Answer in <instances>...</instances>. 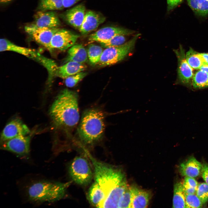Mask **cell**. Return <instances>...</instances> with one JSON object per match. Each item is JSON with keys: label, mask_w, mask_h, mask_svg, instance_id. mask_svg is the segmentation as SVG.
<instances>
[{"label": "cell", "mask_w": 208, "mask_h": 208, "mask_svg": "<svg viewBox=\"0 0 208 208\" xmlns=\"http://www.w3.org/2000/svg\"><path fill=\"white\" fill-rule=\"evenodd\" d=\"M84 150L93 165L94 181L99 184L105 194L104 201L109 203L118 199L128 185L122 172L111 165L99 161L87 150L84 149Z\"/></svg>", "instance_id": "cell-1"}, {"label": "cell", "mask_w": 208, "mask_h": 208, "mask_svg": "<svg viewBox=\"0 0 208 208\" xmlns=\"http://www.w3.org/2000/svg\"><path fill=\"white\" fill-rule=\"evenodd\" d=\"M77 93L67 89L62 90L51 105L49 114L57 127L71 129L79 118Z\"/></svg>", "instance_id": "cell-2"}, {"label": "cell", "mask_w": 208, "mask_h": 208, "mask_svg": "<svg viewBox=\"0 0 208 208\" xmlns=\"http://www.w3.org/2000/svg\"><path fill=\"white\" fill-rule=\"evenodd\" d=\"M105 129L103 113L99 109L92 108L86 110L83 113L78 133L82 142L86 144H91L101 138Z\"/></svg>", "instance_id": "cell-3"}, {"label": "cell", "mask_w": 208, "mask_h": 208, "mask_svg": "<svg viewBox=\"0 0 208 208\" xmlns=\"http://www.w3.org/2000/svg\"><path fill=\"white\" fill-rule=\"evenodd\" d=\"M71 181L66 183L39 181L30 185L27 190L29 200L33 202H53L63 198Z\"/></svg>", "instance_id": "cell-4"}, {"label": "cell", "mask_w": 208, "mask_h": 208, "mask_svg": "<svg viewBox=\"0 0 208 208\" xmlns=\"http://www.w3.org/2000/svg\"><path fill=\"white\" fill-rule=\"evenodd\" d=\"M140 35L139 34H135L122 45L106 48L97 64L101 66H106L115 64L123 59L133 49Z\"/></svg>", "instance_id": "cell-5"}, {"label": "cell", "mask_w": 208, "mask_h": 208, "mask_svg": "<svg viewBox=\"0 0 208 208\" xmlns=\"http://www.w3.org/2000/svg\"><path fill=\"white\" fill-rule=\"evenodd\" d=\"M68 170L72 180L77 184L86 186L92 181L93 174L89 162L84 157H75L70 165Z\"/></svg>", "instance_id": "cell-6"}, {"label": "cell", "mask_w": 208, "mask_h": 208, "mask_svg": "<svg viewBox=\"0 0 208 208\" xmlns=\"http://www.w3.org/2000/svg\"><path fill=\"white\" fill-rule=\"evenodd\" d=\"M31 135L18 136L1 143V148L26 157L30 153Z\"/></svg>", "instance_id": "cell-7"}, {"label": "cell", "mask_w": 208, "mask_h": 208, "mask_svg": "<svg viewBox=\"0 0 208 208\" xmlns=\"http://www.w3.org/2000/svg\"><path fill=\"white\" fill-rule=\"evenodd\" d=\"M59 29L58 27H39L33 24L25 27L26 32L35 41L50 51V43L51 39Z\"/></svg>", "instance_id": "cell-8"}, {"label": "cell", "mask_w": 208, "mask_h": 208, "mask_svg": "<svg viewBox=\"0 0 208 208\" xmlns=\"http://www.w3.org/2000/svg\"><path fill=\"white\" fill-rule=\"evenodd\" d=\"M79 36L70 31L60 29L53 35L50 43L51 52L54 49L64 51L74 44Z\"/></svg>", "instance_id": "cell-9"}, {"label": "cell", "mask_w": 208, "mask_h": 208, "mask_svg": "<svg viewBox=\"0 0 208 208\" xmlns=\"http://www.w3.org/2000/svg\"><path fill=\"white\" fill-rule=\"evenodd\" d=\"M30 131L28 127L18 118H15L8 122L4 128L1 137L3 142L13 138L27 135Z\"/></svg>", "instance_id": "cell-10"}, {"label": "cell", "mask_w": 208, "mask_h": 208, "mask_svg": "<svg viewBox=\"0 0 208 208\" xmlns=\"http://www.w3.org/2000/svg\"><path fill=\"white\" fill-rule=\"evenodd\" d=\"M134 31L127 29L114 27L101 28L91 34L88 38L89 43L98 42L99 43L106 41L118 35H128L133 34Z\"/></svg>", "instance_id": "cell-11"}, {"label": "cell", "mask_w": 208, "mask_h": 208, "mask_svg": "<svg viewBox=\"0 0 208 208\" xmlns=\"http://www.w3.org/2000/svg\"><path fill=\"white\" fill-rule=\"evenodd\" d=\"M178 60V75L180 82L184 84H189L192 81L194 75L192 68L187 62L185 50L180 45L179 49L174 50Z\"/></svg>", "instance_id": "cell-12"}, {"label": "cell", "mask_w": 208, "mask_h": 208, "mask_svg": "<svg viewBox=\"0 0 208 208\" xmlns=\"http://www.w3.org/2000/svg\"><path fill=\"white\" fill-rule=\"evenodd\" d=\"M105 19L102 15L92 11L86 12L82 24L79 29L82 34H88L96 29Z\"/></svg>", "instance_id": "cell-13"}, {"label": "cell", "mask_w": 208, "mask_h": 208, "mask_svg": "<svg viewBox=\"0 0 208 208\" xmlns=\"http://www.w3.org/2000/svg\"><path fill=\"white\" fill-rule=\"evenodd\" d=\"M60 24V21L55 12L40 10L35 14L33 24L39 27L58 28Z\"/></svg>", "instance_id": "cell-14"}, {"label": "cell", "mask_w": 208, "mask_h": 208, "mask_svg": "<svg viewBox=\"0 0 208 208\" xmlns=\"http://www.w3.org/2000/svg\"><path fill=\"white\" fill-rule=\"evenodd\" d=\"M0 51H13L35 60L40 54L35 50L18 46L5 38L0 39Z\"/></svg>", "instance_id": "cell-15"}, {"label": "cell", "mask_w": 208, "mask_h": 208, "mask_svg": "<svg viewBox=\"0 0 208 208\" xmlns=\"http://www.w3.org/2000/svg\"><path fill=\"white\" fill-rule=\"evenodd\" d=\"M202 167V164L194 157H191L180 164L179 170L182 176L194 178L200 174Z\"/></svg>", "instance_id": "cell-16"}, {"label": "cell", "mask_w": 208, "mask_h": 208, "mask_svg": "<svg viewBox=\"0 0 208 208\" xmlns=\"http://www.w3.org/2000/svg\"><path fill=\"white\" fill-rule=\"evenodd\" d=\"M85 6L83 4L78 5L67 11L65 18L70 25L79 29L85 17Z\"/></svg>", "instance_id": "cell-17"}, {"label": "cell", "mask_w": 208, "mask_h": 208, "mask_svg": "<svg viewBox=\"0 0 208 208\" xmlns=\"http://www.w3.org/2000/svg\"><path fill=\"white\" fill-rule=\"evenodd\" d=\"M86 68L87 66L83 63L73 61L68 62L64 64L57 67L55 76L65 79L78 73L83 71Z\"/></svg>", "instance_id": "cell-18"}, {"label": "cell", "mask_w": 208, "mask_h": 208, "mask_svg": "<svg viewBox=\"0 0 208 208\" xmlns=\"http://www.w3.org/2000/svg\"><path fill=\"white\" fill-rule=\"evenodd\" d=\"M132 194L131 208H146L148 205L150 196L147 191L136 186H131Z\"/></svg>", "instance_id": "cell-19"}, {"label": "cell", "mask_w": 208, "mask_h": 208, "mask_svg": "<svg viewBox=\"0 0 208 208\" xmlns=\"http://www.w3.org/2000/svg\"><path fill=\"white\" fill-rule=\"evenodd\" d=\"M106 197L103 190L94 181L89 188L87 194L88 199L90 203L95 207L100 208Z\"/></svg>", "instance_id": "cell-20"}, {"label": "cell", "mask_w": 208, "mask_h": 208, "mask_svg": "<svg viewBox=\"0 0 208 208\" xmlns=\"http://www.w3.org/2000/svg\"><path fill=\"white\" fill-rule=\"evenodd\" d=\"M88 57L87 52L82 44H74L68 49L65 61L66 62L73 61L83 63L87 61Z\"/></svg>", "instance_id": "cell-21"}, {"label": "cell", "mask_w": 208, "mask_h": 208, "mask_svg": "<svg viewBox=\"0 0 208 208\" xmlns=\"http://www.w3.org/2000/svg\"><path fill=\"white\" fill-rule=\"evenodd\" d=\"M172 207L186 208L185 194L181 182L177 183L174 186Z\"/></svg>", "instance_id": "cell-22"}, {"label": "cell", "mask_w": 208, "mask_h": 208, "mask_svg": "<svg viewBox=\"0 0 208 208\" xmlns=\"http://www.w3.org/2000/svg\"><path fill=\"white\" fill-rule=\"evenodd\" d=\"M185 58L187 62L193 69H199L203 65L206 64L200 53L196 52L192 48H190L186 53Z\"/></svg>", "instance_id": "cell-23"}, {"label": "cell", "mask_w": 208, "mask_h": 208, "mask_svg": "<svg viewBox=\"0 0 208 208\" xmlns=\"http://www.w3.org/2000/svg\"><path fill=\"white\" fill-rule=\"evenodd\" d=\"M188 5L196 13L202 16L208 14V0H187Z\"/></svg>", "instance_id": "cell-24"}, {"label": "cell", "mask_w": 208, "mask_h": 208, "mask_svg": "<svg viewBox=\"0 0 208 208\" xmlns=\"http://www.w3.org/2000/svg\"><path fill=\"white\" fill-rule=\"evenodd\" d=\"M192 82L195 88L208 87V73L199 70L194 75Z\"/></svg>", "instance_id": "cell-25"}, {"label": "cell", "mask_w": 208, "mask_h": 208, "mask_svg": "<svg viewBox=\"0 0 208 208\" xmlns=\"http://www.w3.org/2000/svg\"><path fill=\"white\" fill-rule=\"evenodd\" d=\"M102 47L94 44H90L87 51L88 56L90 62L95 65L99 63L103 51Z\"/></svg>", "instance_id": "cell-26"}, {"label": "cell", "mask_w": 208, "mask_h": 208, "mask_svg": "<svg viewBox=\"0 0 208 208\" xmlns=\"http://www.w3.org/2000/svg\"><path fill=\"white\" fill-rule=\"evenodd\" d=\"M64 8L62 0H40L39 9L43 11L61 10Z\"/></svg>", "instance_id": "cell-27"}, {"label": "cell", "mask_w": 208, "mask_h": 208, "mask_svg": "<svg viewBox=\"0 0 208 208\" xmlns=\"http://www.w3.org/2000/svg\"><path fill=\"white\" fill-rule=\"evenodd\" d=\"M183 190L185 194H194L198 184L194 178L186 177L182 183Z\"/></svg>", "instance_id": "cell-28"}, {"label": "cell", "mask_w": 208, "mask_h": 208, "mask_svg": "<svg viewBox=\"0 0 208 208\" xmlns=\"http://www.w3.org/2000/svg\"><path fill=\"white\" fill-rule=\"evenodd\" d=\"M132 198L131 186L128 185L119 200L118 208H131Z\"/></svg>", "instance_id": "cell-29"}, {"label": "cell", "mask_w": 208, "mask_h": 208, "mask_svg": "<svg viewBox=\"0 0 208 208\" xmlns=\"http://www.w3.org/2000/svg\"><path fill=\"white\" fill-rule=\"evenodd\" d=\"M125 36L117 35L106 41L100 43L102 46L105 48L119 46L126 42V38Z\"/></svg>", "instance_id": "cell-30"}, {"label": "cell", "mask_w": 208, "mask_h": 208, "mask_svg": "<svg viewBox=\"0 0 208 208\" xmlns=\"http://www.w3.org/2000/svg\"><path fill=\"white\" fill-rule=\"evenodd\" d=\"M186 208H200L203 206V203L194 194H185Z\"/></svg>", "instance_id": "cell-31"}, {"label": "cell", "mask_w": 208, "mask_h": 208, "mask_svg": "<svg viewBox=\"0 0 208 208\" xmlns=\"http://www.w3.org/2000/svg\"><path fill=\"white\" fill-rule=\"evenodd\" d=\"M87 74V73L82 71L69 76L65 79V84L68 87H73L82 80Z\"/></svg>", "instance_id": "cell-32"}, {"label": "cell", "mask_w": 208, "mask_h": 208, "mask_svg": "<svg viewBox=\"0 0 208 208\" xmlns=\"http://www.w3.org/2000/svg\"><path fill=\"white\" fill-rule=\"evenodd\" d=\"M196 193L203 203H205L208 200V185L205 183L198 184Z\"/></svg>", "instance_id": "cell-33"}, {"label": "cell", "mask_w": 208, "mask_h": 208, "mask_svg": "<svg viewBox=\"0 0 208 208\" xmlns=\"http://www.w3.org/2000/svg\"><path fill=\"white\" fill-rule=\"evenodd\" d=\"M202 177L205 182L208 185V164L204 162L202 164L201 171Z\"/></svg>", "instance_id": "cell-34"}, {"label": "cell", "mask_w": 208, "mask_h": 208, "mask_svg": "<svg viewBox=\"0 0 208 208\" xmlns=\"http://www.w3.org/2000/svg\"><path fill=\"white\" fill-rule=\"evenodd\" d=\"M182 0H167L168 9L170 10L174 8L179 5Z\"/></svg>", "instance_id": "cell-35"}, {"label": "cell", "mask_w": 208, "mask_h": 208, "mask_svg": "<svg viewBox=\"0 0 208 208\" xmlns=\"http://www.w3.org/2000/svg\"><path fill=\"white\" fill-rule=\"evenodd\" d=\"M64 8L70 7L81 0H62Z\"/></svg>", "instance_id": "cell-36"}, {"label": "cell", "mask_w": 208, "mask_h": 208, "mask_svg": "<svg viewBox=\"0 0 208 208\" xmlns=\"http://www.w3.org/2000/svg\"><path fill=\"white\" fill-rule=\"evenodd\" d=\"M206 64H208V53H200Z\"/></svg>", "instance_id": "cell-37"}, {"label": "cell", "mask_w": 208, "mask_h": 208, "mask_svg": "<svg viewBox=\"0 0 208 208\" xmlns=\"http://www.w3.org/2000/svg\"><path fill=\"white\" fill-rule=\"evenodd\" d=\"M199 69L208 73V64H206L203 65Z\"/></svg>", "instance_id": "cell-38"}, {"label": "cell", "mask_w": 208, "mask_h": 208, "mask_svg": "<svg viewBox=\"0 0 208 208\" xmlns=\"http://www.w3.org/2000/svg\"><path fill=\"white\" fill-rule=\"evenodd\" d=\"M12 0H0L1 3H6L10 2Z\"/></svg>", "instance_id": "cell-39"}]
</instances>
